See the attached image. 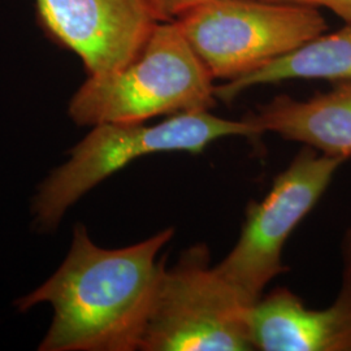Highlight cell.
Wrapping results in <instances>:
<instances>
[{
    "instance_id": "1",
    "label": "cell",
    "mask_w": 351,
    "mask_h": 351,
    "mask_svg": "<svg viewBox=\"0 0 351 351\" xmlns=\"http://www.w3.org/2000/svg\"><path fill=\"white\" fill-rule=\"evenodd\" d=\"M175 230L164 229L136 245L101 249L77 224L60 268L39 288L14 301L25 313L50 303L53 319L40 351H134L165 265L159 252Z\"/></svg>"
},
{
    "instance_id": "2",
    "label": "cell",
    "mask_w": 351,
    "mask_h": 351,
    "mask_svg": "<svg viewBox=\"0 0 351 351\" xmlns=\"http://www.w3.org/2000/svg\"><path fill=\"white\" fill-rule=\"evenodd\" d=\"M213 75L176 21L156 23L138 55L125 66L88 75L69 101L80 126L145 123L158 116L211 111Z\"/></svg>"
},
{
    "instance_id": "3",
    "label": "cell",
    "mask_w": 351,
    "mask_h": 351,
    "mask_svg": "<svg viewBox=\"0 0 351 351\" xmlns=\"http://www.w3.org/2000/svg\"><path fill=\"white\" fill-rule=\"evenodd\" d=\"M258 136L243 119L229 120L211 111L176 113L154 125L145 121L93 126L66 151L71 158L40 184L33 201L36 226L40 232L53 230L75 202L139 158L160 152L199 154L219 139Z\"/></svg>"
},
{
    "instance_id": "4",
    "label": "cell",
    "mask_w": 351,
    "mask_h": 351,
    "mask_svg": "<svg viewBox=\"0 0 351 351\" xmlns=\"http://www.w3.org/2000/svg\"><path fill=\"white\" fill-rule=\"evenodd\" d=\"M211 264L206 243L184 251L159 277L142 351H250V310Z\"/></svg>"
},
{
    "instance_id": "5",
    "label": "cell",
    "mask_w": 351,
    "mask_h": 351,
    "mask_svg": "<svg viewBox=\"0 0 351 351\" xmlns=\"http://www.w3.org/2000/svg\"><path fill=\"white\" fill-rule=\"evenodd\" d=\"M176 23L213 80L232 81L324 34L317 7L262 0H213Z\"/></svg>"
},
{
    "instance_id": "6",
    "label": "cell",
    "mask_w": 351,
    "mask_h": 351,
    "mask_svg": "<svg viewBox=\"0 0 351 351\" xmlns=\"http://www.w3.org/2000/svg\"><path fill=\"white\" fill-rule=\"evenodd\" d=\"M345 160L304 146L277 176L263 199L249 203L236 245L215 265L247 304L254 306L267 285L287 272L282 262L287 241L313 211Z\"/></svg>"
},
{
    "instance_id": "7",
    "label": "cell",
    "mask_w": 351,
    "mask_h": 351,
    "mask_svg": "<svg viewBox=\"0 0 351 351\" xmlns=\"http://www.w3.org/2000/svg\"><path fill=\"white\" fill-rule=\"evenodd\" d=\"M37 8L43 26L75 52L88 75L130 63L158 23L145 0H37Z\"/></svg>"
},
{
    "instance_id": "8",
    "label": "cell",
    "mask_w": 351,
    "mask_h": 351,
    "mask_svg": "<svg viewBox=\"0 0 351 351\" xmlns=\"http://www.w3.org/2000/svg\"><path fill=\"white\" fill-rule=\"evenodd\" d=\"M249 320L254 350L351 351V264L329 307L308 308L291 290L277 288L254 303Z\"/></svg>"
},
{
    "instance_id": "9",
    "label": "cell",
    "mask_w": 351,
    "mask_h": 351,
    "mask_svg": "<svg viewBox=\"0 0 351 351\" xmlns=\"http://www.w3.org/2000/svg\"><path fill=\"white\" fill-rule=\"evenodd\" d=\"M259 134L275 133L316 151L351 156V81L337 82L328 93L307 101L278 95L243 117Z\"/></svg>"
},
{
    "instance_id": "10",
    "label": "cell",
    "mask_w": 351,
    "mask_h": 351,
    "mask_svg": "<svg viewBox=\"0 0 351 351\" xmlns=\"http://www.w3.org/2000/svg\"><path fill=\"white\" fill-rule=\"evenodd\" d=\"M289 80L351 81V24L314 38L249 75L226 81L216 86L215 95L217 101L232 103L249 88Z\"/></svg>"
},
{
    "instance_id": "11",
    "label": "cell",
    "mask_w": 351,
    "mask_h": 351,
    "mask_svg": "<svg viewBox=\"0 0 351 351\" xmlns=\"http://www.w3.org/2000/svg\"><path fill=\"white\" fill-rule=\"evenodd\" d=\"M213 0H145L158 23L176 21L184 14Z\"/></svg>"
},
{
    "instance_id": "12",
    "label": "cell",
    "mask_w": 351,
    "mask_h": 351,
    "mask_svg": "<svg viewBox=\"0 0 351 351\" xmlns=\"http://www.w3.org/2000/svg\"><path fill=\"white\" fill-rule=\"evenodd\" d=\"M326 8L345 20L346 24H351V0H328Z\"/></svg>"
},
{
    "instance_id": "13",
    "label": "cell",
    "mask_w": 351,
    "mask_h": 351,
    "mask_svg": "<svg viewBox=\"0 0 351 351\" xmlns=\"http://www.w3.org/2000/svg\"><path fill=\"white\" fill-rule=\"evenodd\" d=\"M262 1H271V3H285V4H301V5H313V7H326L328 0H262Z\"/></svg>"
},
{
    "instance_id": "14",
    "label": "cell",
    "mask_w": 351,
    "mask_h": 351,
    "mask_svg": "<svg viewBox=\"0 0 351 351\" xmlns=\"http://www.w3.org/2000/svg\"><path fill=\"white\" fill-rule=\"evenodd\" d=\"M345 263L351 264V229L345 239Z\"/></svg>"
}]
</instances>
